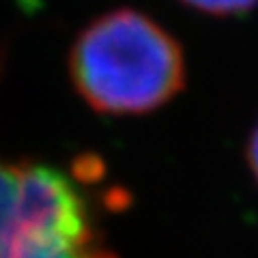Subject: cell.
<instances>
[{"label":"cell","mask_w":258,"mask_h":258,"mask_svg":"<svg viewBox=\"0 0 258 258\" xmlns=\"http://www.w3.org/2000/svg\"><path fill=\"white\" fill-rule=\"evenodd\" d=\"M179 3L211 18H239L258 7V0H179Z\"/></svg>","instance_id":"3"},{"label":"cell","mask_w":258,"mask_h":258,"mask_svg":"<svg viewBox=\"0 0 258 258\" xmlns=\"http://www.w3.org/2000/svg\"><path fill=\"white\" fill-rule=\"evenodd\" d=\"M74 91L97 114L142 116L185 88L179 39L140 9L118 7L91 20L69 47Z\"/></svg>","instance_id":"1"},{"label":"cell","mask_w":258,"mask_h":258,"mask_svg":"<svg viewBox=\"0 0 258 258\" xmlns=\"http://www.w3.org/2000/svg\"><path fill=\"white\" fill-rule=\"evenodd\" d=\"M245 164L249 168V174L254 176V181L258 185V120L252 127V132L247 136V142H245Z\"/></svg>","instance_id":"4"},{"label":"cell","mask_w":258,"mask_h":258,"mask_svg":"<svg viewBox=\"0 0 258 258\" xmlns=\"http://www.w3.org/2000/svg\"><path fill=\"white\" fill-rule=\"evenodd\" d=\"M95 237L88 205L67 174L0 159V258H39Z\"/></svg>","instance_id":"2"}]
</instances>
